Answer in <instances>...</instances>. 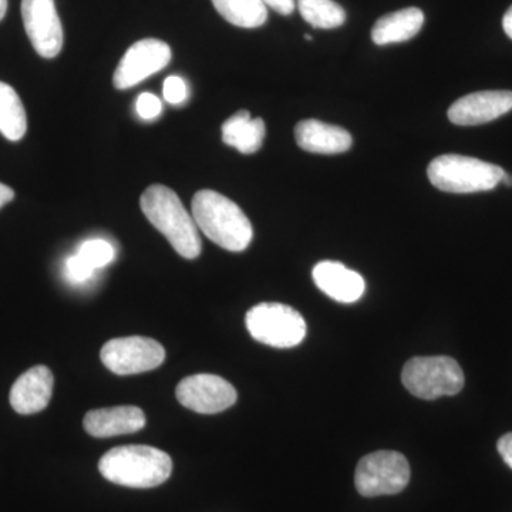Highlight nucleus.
<instances>
[{
	"instance_id": "3",
	"label": "nucleus",
	"mask_w": 512,
	"mask_h": 512,
	"mask_svg": "<svg viewBox=\"0 0 512 512\" xmlns=\"http://www.w3.org/2000/svg\"><path fill=\"white\" fill-rule=\"evenodd\" d=\"M101 476L110 483L130 488H153L173 473V460L150 446H123L107 451L99 463Z\"/></svg>"
},
{
	"instance_id": "28",
	"label": "nucleus",
	"mask_w": 512,
	"mask_h": 512,
	"mask_svg": "<svg viewBox=\"0 0 512 512\" xmlns=\"http://www.w3.org/2000/svg\"><path fill=\"white\" fill-rule=\"evenodd\" d=\"M15 198V191L8 185L0 183V208L5 207L10 201Z\"/></svg>"
},
{
	"instance_id": "17",
	"label": "nucleus",
	"mask_w": 512,
	"mask_h": 512,
	"mask_svg": "<svg viewBox=\"0 0 512 512\" xmlns=\"http://www.w3.org/2000/svg\"><path fill=\"white\" fill-rule=\"evenodd\" d=\"M424 25V13L419 8H406L384 15L372 29L377 46L393 45L413 39Z\"/></svg>"
},
{
	"instance_id": "29",
	"label": "nucleus",
	"mask_w": 512,
	"mask_h": 512,
	"mask_svg": "<svg viewBox=\"0 0 512 512\" xmlns=\"http://www.w3.org/2000/svg\"><path fill=\"white\" fill-rule=\"evenodd\" d=\"M503 28L504 32L507 33V36L512 40V6L504 15Z\"/></svg>"
},
{
	"instance_id": "18",
	"label": "nucleus",
	"mask_w": 512,
	"mask_h": 512,
	"mask_svg": "<svg viewBox=\"0 0 512 512\" xmlns=\"http://www.w3.org/2000/svg\"><path fill=\"white\" fill-rule=\"evenodd\" d=\"M265 133L264 120L252 119L247 110L237 111L222 124V141L242 154H254L261 150Z\"/></svg>"
},
{
	"instance_id": "20",
	"label": "nucleus",
	"mask_w": 512,
	"mask_h": 512,
	"mask_svg": "<svg viewBox=\"0 0 512 512\" xmlns=\"http://www.w3.org/2000/svg\"><path fill=\"white\" fill-rule=\"evenodd\" d=\"M28 130V117L18 93L0 82V133L10 141L22 140Z\"/></svg>"
},
{
	"instance_id": "25",
	"label": "nucleus",
	"mask_w": 512,
	"mask_h": 512,
	"mask_svg": "<svg viewBox=\"0 0 512 512\" xmlns=\"http://www.w3.org/2000/svg\"><path fill=\"white\" fill-rule=\"evenodd\" d=\"M163 93L168 103L180 104L187 99V86L181 77L170 76L165 79Z\"/></svg>"
},
{
	"instance_id": "4",
	"label": "nucleus",
	"mask_w": 512,
	"mask_h": 512,
	"mask_svg": "<svg viewBox=\"0 0 512 512\" xmlns=\"http://www.w3.org/2000/svg\"><path fill=\"white\" fill-rule=\"evenodd\" d=\"M504 173L505 170L500 165L458 154L434 158L427 168L431 185L450 194H474L494 190L501 184Z\"/></svg>"
},
{
	"instance_id": "13",
	"label": "nucleus",
	"mask_w": 512,
	"mask_h": 512,
	"mask_svg": "<svg viewBox=\"0 0 512 512\" xmlns=\"http://www.w3.org/2000/svg\"><path fill=\"white\" fill-rule=\"evenodd\" d=\"M55 377L49 367L35 366L23 373L10 390V404L19 414L42 412L50 403Z\"/></svg>"
},
{
	"instance_id": "5",
	"label": "nucleus",
	"mask_w": 512,
	"mask_h": 512,
	"mask_svg": "<svg viewBox=\"0 0 512 512\" xmlns=\"http://www.w3.org/2000/svg\"><path fill=\"white\" fill-rule=\"evenodd\" d=\"M402 382L407 392L424 400L456 396L464 387V372L448 356L413 357L403 367Z\"/></svg>"
},
{
	"instance_id": "27",
	"label": "nucleus",
	"mask_w": 512,
	"mask_h": 512,
	"mask_svg": "<svg viewBox=\"0 0 512 512\" xmlns=\"http://www.w3.org/2000/svg\"><path fill=\"white\" fill-rule=\"evenodd\" d=\"M266 8L274 9L279 15H291L295 10V0H262Z\"/></svg>"
},
{
	"instance_id": "11",
	"label": "nucleus",
	"mask_w": 512,
	"mask_h": 512,
	"mask_svg": "<svg viewBox=\"0 0 512 512\" xmlns=\"http://www.w3.org/2000/svg\"><path fill=\"white\" fill-rule=\"evenodd\" d=\"M22 18L37 55L45 59L59 56L64 36L55 0H22Z\"/></svg>"
},
{
	"instance_id": "23",
	"label": "nucleus",
	"mask_w": 512,
	"mask_h": 512,
	"mask_svg": "<svg viewBox=\"0 0 512 512\" xmlns=\"http://www.w3.org/2000/svg\"><path fill=\"white\" fill-rule=\"evenodd\" d=\"M94 274L92 266L86 264L79 255L70 256L66 261V275L73 284H83Z\"/></svg>"
},
{
	"instance_id": "30",
	"label": "nucleus",
	"mask_w": 512,
	"mask_h": 512,
	"mask_svg": "<svg viewBox=\"0 0 512 512\" xmlns=\"http://www.w3.org/2000/svg\"><path fill=\"white\" fill-rule=\"evenodd\" d=\"M6 12H8V0H0V22L5 18Z\"/></svg>"
},
{
	"instance_id": "24",
	"label": "nucleus",
	"mask_w": 512,
	"mask_h": 512,
	"mask_svg": "<svg viewBox=\"0 0 512 512\" xmlns=\"http://www.w3.org/2000/svg\"><path fill=\"white\" fill-rule=\"evenodd\" d=\"M136 109L141 119L153 120L160 116L161 101L153 93H141L137 99Z\"/></svg>"
},
{
	"instance_id": "16",
	"label": "nucleus",
	"mask_w": 512,
	"mask_h": 512,
	"mask_svg": "<svg viewBox=\"0 0 512 512\" xmlns=\"http://www.w3.org/2000/svg\"><path fill=\"white\" fill-rule=\"evenodd\" d=\"M295 140L302 150L326 156L346 153L353 144V138L345 128L313 119L296 124Z\"/></svg>"
},
{
	"instance_id": "14",
	"label": "nucleus",
	"mask_w": 512,
	"mask_h": 512,
	"mask_svg": "<svg viewBox=\"0 0 512 512\" xmlns=\"http://www.w3.org/2000/svg\"><path fill=\"white\" fill-rule=\"evenodd\" d=\"M312 278L320 291L339 303H355L366 292L363 276L340 262H319L313 268Z\"/></svg>"
},
{
	"instance_id": "22",
	"label": "nucleus",
	"mask_w": 512,
	"mask_h": 512,
	"mask_svg": "<svg viewBox=\"0 0 512 512\" xmlns=\"http://www.w3.org/2000/svg\"><path fill=\"white\" fill-rule=\"evenodd\" d=\"M77 255L96 271V269L110 264L116 251L109 242L103 241V239H92V241L84 242Z\"/></svg>"
},
{
	"instance_id": "15",
	"label": "nucleus",
	"mask_w": 512,
	"mask_h": 512,
	"mask_svg": "<svg viewBox=\"0 0 512 512\" xmlns=\"http://www.w3.org/2000/svg\"><path fill=\"white\" fill-rule=\"evenodd\" d=\"M146 416L136 406L92 410L83 420L84 430L97 439L137 433L146 427Z\"/></svg>"
},
{
	"instance_id": "19",
	"label": "nucleus",
	"mask_w": 512,
	"mask_h": 512,
	"mask_svg": "<svg viewBox=\"0 0 512 512\" xmlns=\"http://www.w3.org/2000/svg\"><path fill=\"white\" fill-rule=\"evenodd\" d=\"M222 18L242 29H256L265 25L268 10L262 0H211Z\"/></svg>"
},
{
	"instance_id": "2",
	"label": "nucleus",
	"mask_w": 512,
	"mask_h": 512,
	"mask_svg": "<svg viewBox=\"0 0 512 512\" xmlns=\"http://www.w3.org/2000/svg\"><path fill=\"white\" fill-rule=\"evenodd\" d=\"M140 207L178 255L185 259L200 256L202 244L197 224L173 190L165 185H151L141 195Z\"/></svg>"
},
{
	"instance_id": "6",
	"label": "nucleus",
	"mask_w": 512,
	"mask_h": 512,
	"mask_svg": "<svg viewBox=\"0 0 512 512\" xmlns=\"http://www.w3.org/2000/svg\"><path fill=\"white\" fill-rule=\"evenodd\" d=\"M249 335L256 342L276 349H291L306 338L305 319L298 311L284 303L264 302L249 309L247 318Z\"/></svg>"
},
{
	"instance_id": "1",
	"label": "nucleus",
	"mask_w": 512,
	"mask_h": 512,
	"mask_svg": "<svg viewBox=\"0 0 512 512\" xmlns=\"http://www.w3.org/2000/svg\"><path fill=\"white\" fill-rule=\"evenodd\" d=\"M192 217L205 237L229 252L245 251L254 238L245 212L220 192L198 191L192 198Z\"/></svg>"
},
{
	"instance_id": "10",
	"label": "nucleus",
	"mask_w": 512,
	"mask_h": 512,
	"mask_svg": "<svg viewBox=\"0 0 512 512\" xmlns=\"http://www.w3.org/2000/svg\"><path fill=\"white\" fill-rule=\"evenodd\" d=\"M171 62V49L158 39H143L134 43L120 60L113 76L117 90H127L167 67Z\"/></svg>"
},
{
	"instance_id": "9",
	"label": "nucleus",
	"mask_w": 512,
	"mask_h": 512,
	"mask_svg": "<svg viewBox=\"0 0 512 512\" xmlns=\"http://www.w3.org/2000/svg\"><path fill=\"white\" fill-rule=\"evenodd\" d=\"M177 400L200 414L224 412L237 403L238 393L227 380L217 375H194L178 383Z\"/></svg>"
},
{
	"instance_id": "21",
	"label": "nucleus",
	"mask_w": 512,
	"mask_h": 512,
	"mask_svg": "<svg viewBox=\"0 0 512 512\" xmlns=\"http://www.w3.org/2000/svg\"><path fill=\"white\" fill-rule=\"evenodd\" d=\"M302 18L312 28L336 29L345 23V9L333 0H298Z\"/></svg>"
},
{
	"instance_id": "12",
	"label": "nucleus",
	"mask_w": 512,
	"mask_h": 512,
	"mask_svg": "<svg viewBox=\"0 0 512 512\" xmlns=\"http://www.w3.org/2000/svg\"><path fill=\"white\" fill-rule=\"evenodd\" d=\"M512 110L510 90H487L467 94L448 109V120L456 126H480L503 117Z\"/></svg>"
},
{
	"instance_id": "8",
	"label": "nucleus",
	"mask_w": 512,
	"mask_h": 512,
	"mask_svg": "<svg viewBox=\"0 0 512 512\" xmlns=\"http://www.w3.org/2000/svg\"><path fill=\"white\" fill-rule=\"evenodd\" d=\"M100 359L114 375H140L163 365L165 350L157 340L128 336L109 340L101 349Z\"/></svg>"
},
{
	"instance_id": "26",
	"label": "nucleus",
	"mask_w": 512,
	"mask_h": 512,
	"mask_svg": "<svg viewBox=\"0 0 512 512\" xmlns=\"http://www.w3.org/2000/svg\"><path fill=\"white\" fill-rule=\"evenodd\" d=\"M497 450L504 463L512 470V433L505 434L497 443Z\"/></svg>"
},
{
	"instance_id": "7",
	"label": "nucleus",
	"mask_w": 512,
	"mask_h": 512,
	"mask_svg": "<svg viewBox=\"0 0 512 512\" xmlns=\"http://www.w3.org/2000/svg\"><path fill=\"white\" fill-rule=\"evenodd\" d=\"M409 461L397 451H376L367 454L356 468L355 484L360 495L367 498L402 493L410 483Z\"/></svg>"
},
{
	"instance_id": "31",
	"label": "nucleus",
	"mask_w": 512,
	"mask_h": 512,
	"mask_svg": "<svg viewBox=\"0 0 512 512\" xmlns=\"http://www.w3.org/2000/svg\"><path fill=\"white\" fill-rule=\"evenodd\" d=\"M305 39L306 40H312V36L311 35H305Z\"/></svg>"
}]
</instances>
